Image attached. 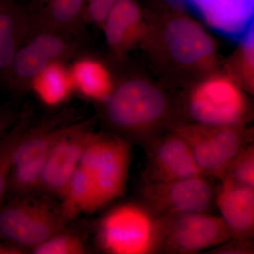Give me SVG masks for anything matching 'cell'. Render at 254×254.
<instances>
[{
    "mask_svg": "<svg viewBox=\"0 0 254 254\" xmlns=\"http://www.w3.org/2000/svg\"><path fill=\"white\" fill-rule=\"evenodd\" d=\"M163 220L145 204L117 207L102 219L98 242L107 253L147 254L160 252Z\"/></svg>",
    "mask_w": 254,
    "mask_h": 254,
    "instance_id": "1",
    "label": "cell"
},
{
    "mask_svg": "<svg viewBox=\"0 0 254 254\" xmlns=\"http://www.w3.org/2000/svg\"><path fill=\"white\" fill-rule=\"evenodd\" d=\"M106 114L113 126L123 133L145 141L165 119L167 97L148 82L128 80L114 88L107 100Z\"/></svg>",
    "mask_w": 254,
    "mask_h": 254,
    "instance_id": "2",
    "label": "cell"
},
{
    "mask_svg": "<svg viewBox=\"0 0 254 254\" xmlns=\"http://www.w3.org/2000/svg\"><path fill=\"white\" fill-rule=\"evenodd\" d=\"M131 152L120 137L91 133L78 165L93 182L100 208L125 194Z\"/></svg>",
    "mask_w": 254,
    "mask_h": 254,
    "instance_id": "3",
    "label": "cell"
},
{
    "mask_svg": "<svg viewBox=\"0 0 254 254\" xmlns=\"http://www.w3.org/2000/svg\"><path fill=\"white\" fill-rule=\"evenodd\" d=\"M173 131L186 142L205 176L220 180L234 157L253 140V133L245 125L195 123L175 127Z\"/></svg>",
    "mask_w": 254,
    "mask_h": 254,
    "instance_id": "4",
    "label": "cell"
},
{
    "mask_svg": "<svg viewBox=\"0 0 254 254\" xmlns=\"http://www.w3.org/2000/svg\"><path fill=\"white\" fill-rule=\"evenodd\" d=\"M187 109L195 123L245 125L249 104L236 82L218 75L195 87L189 97Z\"/></svg>",
    "mask_w": 254,
    "mask_h": 254,
    "instance_id": "5",
    "label": "cell"
},
{
    "mask_svg": "<svg viewBox=\"0 0 254 254\" xmlns=\"http://www.w3.org/2000/svg\"><path fill=\"white\" fill-rule=\"evenodd\" d=\"M161 217L163 230L160 252L196 254L212 250L232 237L221 217L208 213H184Z\"/></svg>",
    "mask_w": 254,
    "mask_h": 254,
    "instance_id": "6",
    "label": "cell"
},
{
    "mask_svg": "<svg viewBox=\"0 0 254 254\" xmlns=\"http://www.w3.org/2000/svg\"><path fill=\"white\" fill-rule=\"evenodd\" d=\"M214 190L206 177L167 182L145 180L142 196L159 216L184 213H208L213 207Z\"/></svg>",
    "mask_w": 254,
    "mask_h": 254,
    "instance_id": "7",
    "label": "cell"
},
{
    "mask_svg": "<svg viewBox=\"0 0 254 254\" xmlns=\"http://www.w3.org/2000/svg\"><path fill=\"white\" fill-rule=\"evenodd\" d=\"M62 223L40 203L15 202L0 210V236L17 245L33 248L61 232Z\"/></svg>",
    "mask_w": 254,
    "mask_h": 254,
    "instance_id": "8",
    "label": "cell"
},
{
    "mask_svg": "<svg viewBox=\"0 0 254 254\" xmlns=\"http://www.w3.org/2000/svg\"><path fill=\"white\" fill-rule=\"evenodd\" d=\"M164 45L173 61L185 67L208 69L216 61V46L198 23L186 17L170 20L165 26Z\"/></svg>",
    "mask_w": 254,
    "mask_h": 254,
    "instance_id": "9",
    "label": "cell"
},
{
    "mask_svg": "<svg viewBox=\"0 0 254 254\" xmlns=\"http://www.w3.org/2000/svg\"><path fill=\"white\" fill-rule=\"evenodd\" d=\"M144 143L147 154L144 180L167 182L205 177L186 142L175 132L154 136Z\"/></svg>",
    "mask_w": 254,
    "mask_h": 254,
    "instance_id": "10",
    "label": "cell"
},
{
    "mask_svg": "<svg viewBox=\"0 0 254 254\" xmlns=\"http://www.w3.org/2000/svg\"><path fill=\"white\" fill-rule=\"evenodd\" d=\"M92 133L86 123L68 126L61 139L48 153L41 187L63 198Z\"/></svg>",
    "mask_w": 254,
    "mask_h": 254,
    "instance_id": "11",
    "label": "cell"
},
{
    "mask_svg": "<svg viewBox=\"0 0 254 254\" xmlns=\"http://www.w3.org/2000/svg\"><path fill=\"white\" fill-rule=\"evenodd\" d=\"M216 197L217 206L232 237L252 240L254 234V187L225 178Z\"/></svg>",
    "mask_w": 254,
    "mask_h": 254,
    "instance_id": "12",
    "label": "cell"
},
{
    "mask_svg": "<svg viewBox=\"0 0 254 254\" xmlns=\"http://www.w3.org/2000/svg\"><path fill=\"white\" fill-rule=\"evenodd\" d=\"M222 34L242 38L253 25L254 0H187Z\"/></svg>",
    "mask_w": 254,
    "mask_h": 254,
    "instance_id": "13",
    "label": "cell"
},
{
    "mask_svg": "<svg viewBox=\"0 0 254 254\" xmlns=\"http://www.w3.org/2000/svg\"><path fill=\"white\" fill-rule=\"evenodd\" d=\"M102 28L111 49L118 54H123L131 49L143 36L141 10L133 0H118Z\"/></svg>",
    "mask_w": 254,
    "mask_h": 254,
    "instance_id": "14",
    "label": "cell"
},
{
    "mask_svg": "<svg viewBox=\"0 0 254 254\" xmlns=\"http://www.w3.org/2000/svg\"><path fill=\"white\" fill-rule=\"evenodd\" d=\"M69 70L74 91L94 101L105 103L109 99L115 86L103 63L94 58H80Z\"/></svg>",
    "mask_w": 254,
    "mask_h": 254,
    "instance_id": "15",
    "label": "cell"
},
{
    "mask_svg": "<svg viewBox=\"0 0 254 254\" xmlns=\"http://www.w3.org/2000/svg\"><path fill=\"white\" fill-rule=\"evenodd\" d=\"M23 9L17 0H0V81L6 82L22 36Z\"/></svg>",
    "mask_w": 254,
    "mask_h": 254,
    "instance_id": "16",
    "label": "cell"
},
{
    "mask_svg": "<svg viewBox=\"0 0 254 254\" xmlns=\"http://www.w3.org/2000/svg\"><path fill=\"white\" fill-rule=\"evenodd\" d=\"M30 86L42 103L51 107L62 104L74 92L69 67L64 62L48 64Z\"/></svg>",
    "mask_w": 254,
    "mask_h": 254,
    "instance_id": "17",
    "label": "cell"
},
{
    "mask_svg": "<svg viewBox=\"0 0 254 254\" xmlns=\"http://www.w3.org/2000/svg\"><path fill=\"white\" fill-rule=\"evenodd\" d=\"M62 199L64 214L68 218L82 213H93L101 208L93 182L79 165L71 177Z\"/></svg>",
    "mask_w": 254,
    "mask_h": 254,
    "instance_id": "18",
    "label": "cell"
},
{
    "mask_svg": "<svg viewBox=\"0 0 254 254\" xmlns=\"http://www.w3.org/2000/svg\"><path fill=\"white\" fill-rule=\"evenodd\" d=\"M68 127L58 128L50 125L38 127L30 131L25 130L15 148L13 166L49 153L61 139Z\"/></svg>",
    "mask_w": 254,
    "mask_h": 254,
    "instance_id": "19",
    "label": "cell"
},
{
    "mask_svg": "<svg viewBox=\"0 0 254 254\" xmlns=\"http://www.w3.org/2000/svg\"><path fill=\"white\" fill-rule=\"evenodd\" d=\"M33 9L45 21L68 28L84 17L85 0H33Z\"/></svg>",
    "mask_w": 254,
    "mask_h": 254,
    "instance_id": "20",
    "label": "cell"
},
{
    "mask_svg": "<svg viewBox=\"0 0 254 254\" xmlns=\"http://www.w3.org/2000/svg\"><path fill=\"white\" fill-rule=\"evenodd\" d=\"M50 63L28 43L24 46H20L10 65L6 83L11 86H23L24 83L30 85Z\"/></svg>",
    "mask_w": 254,
    "mask_h": 254,
    "instance_id": "21",
    "label": "cell"
},
{
    "mask_svg": "<svg viewBox=\"0 0 254 254\" xmlns=\"http://www.w3.org/2000/svg\"><path fill=\"white\" fill-rule=\"evenodd\" d=\"M48 155V153L13 166L7 192L14 195H23L41 187Z\"/></svg>",
    "mask_w": 254,
    "mask_h": 254,
    "instance_id": "22",
    "label": "cell"
},
{
    "mask_svg": "<svg viewBox=\"0 0 254 254\" xmlns=\"http://www.w3.org/2000/svg\"><path fill=\"white\" fill-rule=\"evenodd\" d=\"M26 125L16 123L0 141V202L7 193L9 177L13 168V155Z\"/></svg>",
    "mask_w": 254,
    "mask_h": 254,
    "instance_id": "23",
    "label": "cell"
},
{
    "mask_svg": "<svg viewBox=\"0 0 254 254\" xmlns=\"http://www.w3.org/2000/svg\"><path fill=\"white\" fill-rule=\"evenodd\" d=\"M225 177L246 186L254 187L253 143L247 145L234 157L227 165L222 179Z\"/></svg>",
    "mask_w": 254,
    "mask_h": 254,
    "instance_id": "24",
    "label": "cell"
},
{
    "mask_svg": "<svg viewBox=\"0 0 254 254\" xmlns=\"http://www.w3.org/2000/svg\"><path fill=\"white\" fill-rule=\"evenodd\" d=\"M28 43L50 62H64L70 53L69 45L61 36L53 32L37 33Z\"/></svg>",
    "mask_w": 254,
    "mask_h": 254,
    "instance_id": "25",
    "label": "cell"
},
{
    "mask_svg": "<svg viewBox=\"0 0 254 254\" xmlns=\"http://www.w3.org/2000/svg\"><path fill=\"white\" fill-rule=\"evenodd\" d=\"M86 252L81 239L61 232L33 248L35 254H82Z\"/></svg>",
    "mask_w": 254,
    "mask_h": 254,
    "instance_id": "26",
    "label": "cell"
},
{
    "mask_svg": "<svg viewBox=\"0 0 254 254\" xmlns=\"http://www.w3.org/2000/svg\"><path fill=\"white\" fill-rule=\"evenodd\" d=\"M254 26H252L241 38L242 43L239 56L240 74L250 91H253L254 88Z\"/></svg>",
    "mask_w": 254,
    "mask_h": 254,
    "instance_id": "27",
    "label": "cell"
},
{
    "mask_svg": "<svg viewBox=\"0 0 254 254\" xmlns=\"http://www.w3.org/2000/svg\"><path fill=\"white\" fill-rule=\"evenodd\" d=\"M118 0H85L84 17L92 23L103 26L105 18Z\"/></svg>",
    "mask_w": 254,
    "mask_h": 254,
    "instance_id": "28",
    "label": "cell"
},
{
    "mask_svg": "<svg viewBox=\"0 0 254 254\" xmlns=\"http://www.w3.org/2000/svg\"><path fill=\"white\" fill-rule=\"evenodd\" d=\"M213 254H254L252 240H242L232 237L221 245L210 250Z\"/></svg>",
    "mask_w": 254,
    "mask_h": 254,
    "instance_id": "29",
    "label": "cell"
},
{
    "mask_svg": "<svg viewBox=\"0 0 254 254\" xmlns=\"http://www.w3.org/2000/svg\"><path fill=\"white\" fill-rule=\"evenodd\" d=\"M16 123V118L12 112L0 108V141Z\"/></svg>",
    "mask_w": 254,
    "mask_h": 254,
    "instance_id": "30",
    "label": "cell"
},
{
    "mask_svg": "<svg viewBox=\"0 0 254 254\" xmlns=\"http://www.w3.org/2000/svg\"><path fill=\"white\" fill-rule=\"evenodd\" d=\"M23 252L20 247L0 243V254H23Z\"/></svg>",
    "mask_w": 254,
    "mask_h": 254,
    "instance_id": "31",
    "label": "cell"
}]
</instances>
